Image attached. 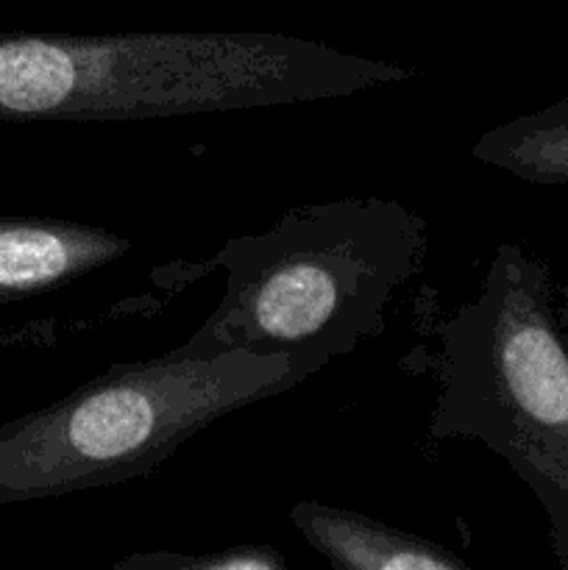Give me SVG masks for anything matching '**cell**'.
<instances>
[{"mask_svg":"<svg viewBox=\"0 0 568 570\" xmlns=\"http://www.w3.org/2000/svg\"><path fill=\"white\" fill-rule=\"evenodd\" d=\"M427 220L388 198L295 206L209 259L226 293L182 356L304 354L329 365L384 332L395 293L423 267Z\"/></svg>","mask_w":568,"mask_h":570,"instance_id":"2","label":"cell"},{"mask_svg":"<svg viewBox=\"0 0 568 570\" xmlns=\"http://www.w3.org/2000/svg\"><path fill=\"white\" fill-rule=\"evenodd\" d=\"M429 440H477L532 490L568 570V351L549 265L501 243L479 295L438 326Z\"/></svg>","mask_w":568,"mask_h":570,"instance_id":"4","label":"cell"},{"mask_svg":"<svg viewBox=\"0 0 568 570\" xmlns=\"http://www.w3.org/2000/svg\"><path fill=\"white\" fill-rule=\"evenodd\" d=\"M304 354L167 356L111 365L56 404L0 426V504L148 476L209 423L323 371Z\"/></svg>","mask_w":568,"mask_h":570,"instance_id":"3","label":"cell"},{"mask_svg":"<svg viewBox=\"0 0 568 570\" xmlns=\"http://www.w3.org/2000/svg\"><path fill=\"white\" fill-rule=\"evenodd\" d=\"M290 521L301 538L334 568L343 570H468V562L445 546L423 540L354 510L298 501Z\"/></svg>","mask_w":568,"mask_h":570,"instance_id":"6","label":"cell"},{"mask_svg":"<svg viewBox=\"0 0 568 570\" xmlns=\"http://www.w3.org/2000/svg\"><path fill=\"white\" fill-rule=\"evenodd\" d=\"M557 326H560L562 345L568 351V284L560 289V298H557Z\"/></svg>","mask_w":568,"mask_h":570,"instance_id":"9","label":"cell"},{"mask_svg":"<svg viewBox=\"0 0 568 570\" xmlns=\"http://www.w3.org/2000/svg\"><path fill=\"white\" fill-rule=\"evenodd\" d=\"M287 560L271 546H228L204 554L176 551H137L115 566V570H282Z\"/></svg>","mask_w":568,"mask_h":570,"instance_id":"8","label":"cell"},{"mask_svg":"<svg viewBox=\"0 0 568 570\" xmlns=\"http://www.w3.org/2000/svg\"><path fill=\"white\" fill-rule=\"evenodd\" d=\"M131 248L126 234L67 217L0 215V304L65 287Z\"/></svg>","mask_w":568,"mask_h":570,"instance_id":"5","label":"cell"},{"mask_svg":"<svg viewBox=\"0 0 568 570\" xmlns=\"http://www.w3.org/2000/svg\"><path fill=\"white\" fill-rule=\"evenodd\" d=\"M418 70L267 31L0 33V122H117L334 100Z\"/></svg>","mask_w":568,"mask_h":570,"instance_id":"1","label":"cell"},{"mask_svg":"<svg viewBox=\"0 0 568 570\" xmlns=\"http://www.w3.org/2000/svg\"><path fill=\"white\" fill-rule=\"evenodd\" d=\"M473 159L529 184H568V95L546 109L490 128L473 142Z\"/></svg>","mask_w":568,"mask_h":570,"instance_id":"7","label":"cell"}]
</instances>
